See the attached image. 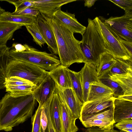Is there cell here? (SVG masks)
<instances>
[{
	"label": "cell",
	"mask_w": 132,
	"mask_h": 132,
	"mask_svg": "<svg viewBox=\"0 0 132 132\" xmlns=\"http://www.w3.org/2000/svg\"><path fill=\"white\" fill-rule=\"evenodd\" d=\"M40 132H49L48 126L45 130L43 129L41 126Z\"/></svg>",
	"instance_id": "43"
},
{
	"label": "cell",
	"mask_w": 132,
	"mask_h": 132,
	"mask_svg": "<svg viewBox=\"0 0 132 132\" xmlns=\"http://www.w3.org/2000/svg\"><path fill=\"white\" fill-rule=\"evenodd\" d=\"M34 4L32 0H22L19 5L15 9L14 12H19L28 7H33Z\"/></svg>",
	"instance_id": "37"
},
{
	"label": "cell",
	"mask_w": 132,
	"mask_h": 132,
	"mask_svg": "<svg viewBox=\"0 0 132 132\" xmlns=\"http://www.w3.org/2000/svg\"><path fill=\"white\" fill-rule=\"evenodd\" d=\"M36 101L32 94L17 97L5 94L0 100V131H11L32 117Z\"/></svg>",
	"instance_id": "1"
},
{
	"label": "cell",
	"mask_w": 132,
	"mask_h": 132,
	"mask_svg": "<svg viewBox=\"0 0 132 132\" xmlns=\"http://www.w3.org/2000/svg\"><path fill=\"white\" fill-rule=\"evenodd\" d=\"M93 20L107 52L115 57L132 60V57L99 18L96 17Z\"/></svg>",
	"instance_id": "6"
},
{
	"label": "cell",
	"mask_w": 132,
	"mask_h": 132,
	"mask_svg": "<svg viewBox=\"0 0 132 132\" xmlns=\"http://www.w3.org/2000/svg\"><path fill=\"white\" fill-rule=\"evenodd\" d=\"M107 74L120 86L123 91V95H132V75L119 76Z\"/></svg>",
	"instance_id": "27"
},
{
	"label": "cell",
	"mask_w": 132,
	"mask_h": 132,
	"mask_svg": "<svg viewBox=\"0 0 132 132\" xmlns=\"http://www.w3.org/2000/svg\"><path fill=\"white\" fill-rule=\"evenodd\" d=\"M96 0H87L85 1L84 5L85 6L90 7L93 6Z\"/></svg>",
	"instance_id": "40"
},
{
	"label": "cell",
	"mask_w": 132,
	"mask_h": 132,
	"mask_svg": "<svg viewBox=\"0 0 132 132\" xmlns=\"http://www.w3.org/2000/svg\"><path fill=\"white\" fill-rule=\"evenodd\" d=\"M5 11V10L2 8L0 6V14Z\"/></svg>",
	"instance_id": "44"
},
{
	"label": "cell",
	"mask_w": 132,
	"mask_h": 132,
	"mask_svg": "<svg viewBox=\"0 0 132 132\" xmlns=\"http://www.w3.org/2000/svg\"><path fill=\"white\" fill-rule=\"evenodd\" d=\"M11 47L13 48L16 52H21L26 50V48L24 45L19 43H13Z\"/></svg>",
	"instance_id": "39"
},
{
	"label": "cell",
	"mask_w": 132,
	"mask_h": 132,
	"mask_svg": "<svg viewBox=\"0 0 132 132\" xmlns=\"http://www.w3.org/2000/svg\"><path fill=\"white\" fill-rule=\"evenodd\" d=\"M113 105L115 123L126 119H132V101L114 98Z\"/></svg>",
	"instance_id": "17"
},
{
	"label": "cell",
	"mask_w": 132,
	"mask_h": 132,
	"mask_svg": "<svg viewBox=\"0 0 132 132\" xmlns=\"http://www.w3.org/2000/svg\"><path fill=\"white\" fill-rule=\"evenodd\" d=\"M121 132H125V131H123L121 130Z\"/></svg>",
	"instance_id": "45"
},
{
	"label": "cell",
	"mask_w": 132,
	"mask_h": 132,
	"mask_svg": "<svg viewBox=\"0 0 132 132\" xmlns=\"http://www.w3.org/2000/svg\"><path fill=\"white\" fill-rule=\"evenodd\" d=\"M6 78L16 76L37 86L48 74V71L33 64L9 58L5 68Z\"/></svg>",
	"instance_id": "5"
},
{
	"label": "cell",
	"mask_w": 132,
	"mask_h": 132,
	"mask_svg": "<svg viewBox=\"0 0 132 132\" xmlns=\"http://www.w3.org/2000/svg\"><path fill=\"white\" fill-rule=\"evenodd\" d=\"M88 26L82 35L80 46L86 63L93 64L97 68L99 64L100 56L107 51L93 20L88 18Z\"/></svg>",
	"instance_id": "3"
},
{
	"label": "cell",
	"mask_w": 132,
	"mask_h": 132,
	"mask_svg": "<svg viewBox=\"0 0 132 132\" xmlns=\"http://www.w3.org/2000/svg\"><path fill=\"white\" fill-rule=\"evenodd\" d=\"M100 81L110 88L113 93V96L115 98L124 95V93L121 87L116 82L112 80L106 73L99 78Z\"/></svg>",
	"instance_id": "28"
},
{
	"label": "cell",
	"mask_w": 132,
	"mask_h": 132,
	"mask_svg": "<svg viewBox=\"0 0 132 132\" xmlns=\"http://www.w3.org/2000/svg\"><path fill=\"white\" fill-rule=\"evenodd\" d=\"M116 62V58L106 52L102 54L100 57L99 65L96 68L98 78L107 73Z\"/></svg>",
	"instance_id": "26"
},
{
	"label": "cell",
	"mask_w": 132,
	"mask_h": 132,
	"mask_svg": "<svg viewBox=\"0 0 132 132\" xmlns=\"http://www.w3.org/2000/svg\"><path fill=\"white\" fill-rule=\"evenodd\" d=\"M56 89L55 82L48 74L33 90L32 94L34 99L39 103V106L43 107L50 103Z\"/></svg>",
	"instance_id": "10"
},
{
	"label": "cell",
	"mask_w": 132,
	"mask_h": 132,
	"mask_svg": "<svg viewBox=\"0 0 132 132\" xmlns=\"http://www.w3.org/2000/svg\"><path fill=\"white\" fill-rule=\"evenodd\" d=\"M55 91L59 98L66 104L76 119H79L83 104L72 88L62 89L56 85Z\"/></svg>",
	"instance_id": "12"
},
{
	"label": "cell",
	"mask_w": 132,
	"mask_h": 132,
	"mask_svg": "<svg viewBox=\"0 0 132 132\" xmlns=\"http://www.w3.org/2000/svg\"><path fill=\"white\" fill-rule=\"evenodd\" d=\"M24 45L26 50L21 52H16L11 48L9 58L28 63L49 71L61 64L59 58L55 55L39 51L26 44Z\"/></svg>",
	"instance_id": "4"
},
{
	"label": "cell",
	"mask_w": 132,
	"mask_h": 132,
	"mask_svg": "<svg viewBox=\"0 0 132 132\" xmlns=\"http://www.w3.org/2000/svg\"><path fill=\"white\" fill-rule=\"evenodd\" d=\"M114 98L111 96L85 102L82 109L81 116L97 113L113 106Z\"/></svg>",
	"instance_id": "15"
},
{
	"label": "cell",
	"mask_w": 132,
	"mask_h": 132,
	"mask_svg": "<svg viewBox=\"0 0 132 132\" xmlns=\"http://www.w3.org/2000/svg\"><path fill=\"white\" fill-rule=\"evenodd\" d=\"M4 48L3 46H0V68L4 54Z\"/></svg>",
	"instance_id": "41"
},
{
	"label": "cell",
	"mask_w": 132,
	"mask_h": 132,
	"mask_svg": "<svg viewBox=\"0 0 132 132\" xmlns=\"http://www.w3.org/2000/svg\"><path fill=\"white\" fill-rule=\"evenodd\" d=\"M114 124L103 127H92L87 128L83 132H121L114 129Z\"/></svg>",
	"instance_id": "34"
},
{
	"label": "cell",
	"mask_w": 132,
	"mask_h": 132,
	"mask_svg": "<svg viewBox=\"0 0 132 132\" xmlns=\"http://www.w3.org/2000/svg\"><path fill=\"white\" fill-rule=\"evenodd\" d=\"M116 38L119 41L129 55L132 57V42L127 41L119 37Z\"/></svg>",
	"instance_id": "35"
},
{
	"label": "cell",
	"mask_w": 132,
	"mask_h": 132,
	"mask_svg": "<svg viewBox=\"0 0 132 132\" xmlns=\"http://www.w3.org/2000/svg\"><path fill=\"white\" fill-rule=\"evenodd\" d=\"M48 18L55 36L61 64L68 68L75 63H86L80 41L75 38L73 31L54 16Z\"/></svg>",
	"instance_id": "2"
},
{
	"label": "cell",
	"mask_w": 132,
	"mask_h": 132,
	"mask_svg": "<svg viewBox=\"0 0 132 132\" xmlns=\"http://www.w3.org/2000/svg\"><path fill=\"white\" fill-rule=\"evenodd\" d=\"M70 77L72 89L80 101L83 104V92L82 83L81 70L76 72L68 69Z\"/></svg>",
	"instance_id": "25"
},
{
	"label": "cell",
	"mask_w": 132,
	"mask_h": 132,
	"mask_svg": "<svg viewBox=\"0 0 132 132\" xmlns=\"http://www.w3.org/2000/svg\"><path fill=\"white\" fill-rule=\"evenodd\" d=\"M42 109V106H39L34 114L31 117L32 132H40V118Z\"/></svg>",
	"instance_id": "30"
},
{
	"label": "cell",
	"mask_w": 132,
	"mask_h": 132,
	"mask_svg": "<svg viewBox=\"0 0 132 132\" xmlns=\"http://www.w3.org/2000/svg\"><path fill=\"white\" fill-rule=\"evenodd\" d=\"M68 68L60 64L48 71V75L54 81L56 85L62 89L72 88Z\"/></svg>",
	"instance_id": "19"
},
{
	"label": "cell",
	"mask_w": 132,
	"mask_h": 132,
	"mask_svg": "<svg viewBox=\"0 0 132 132\" xmlns=\"http://www.w3.org/2000/svg\"><path fill=\"white\" fill-rule=\"evenodd\" d=\"M4 84L6 91L13 97L32 94L37 86L28 80L16 76L6 77Z\"/></svg>",
	"instance_id": "8"
},
{
	"label": "cell",
	"mask_w": 132,
	"mask_h": 132,
	"mask_svg": "<svg viewBox=\"0 0 132 132\" xmlns=\"http://www.w3.org/2000/svg\"><path fill=\"white\" fill-rule=\"evenodd\" d=\"M58 20L67 26L74 33H79L82 35L86 27L81 24L75 18L74 14L62 11L60 9L53 14Z\"/></svg>",
	"instance_id": "18"
},
{
	"label": "cell",
	"mask_w": 132,
	"mask_h": 132,
	"mask_svg": "<svg viewBox=\"0 0 132 132\" xmlns=\"http://www.w3.org/2000/svg\"><path fill=\"white\" fill-rule=\"evenodd\" d=\"M14 15H21L30 17H37L40 14L39 10L33 7H28L19 12L11 13Z\"/></svg>",
	"instance_id": "32"
},
{
	"label": "cell",
	"mask_w": 132,
	"mask_h": 132,
	"mask_svg": "<svg viewBox=\"0 0 132 132\" xmlns=\"http://www.w3.org/2000/svg\"><path fill=\"white\" fill-rule=\"evenodd\" d=\"M114 126L120 130L126 132H132V119L121 120L115 124Z\"/></svg>",
	"instance_id": "31"
},
{
	"label": "cell",
	"mask_w": 132,
	"mask_h": 132,
	"mask_svg": "<svg viewBox=\"0 0 132 132\" xmlns=\"http://www.w3.org/2000/svg\"><path fill=\"white\" fill-rule=\"evenodd\" d=\"M116 58V62L107 73L119 76L132 75V60Z\"/></svg>",
	"instance_id": "22"
},
{
	"label": "cell",
	"mask_w": 132,
	"mask_h": 132,
	"mask_svg": "<svg viewBox=\"0 0 132 132\" xmlns=\"http://www.w3.org/2000/svg\"><path fill=\"white\" fill-rule=\"evenodd\" d=\"M113 105L99 112L91 114L81 116L79 119L83 126L86 128L103 127L114 124Z\"/></svg>",
	"instance_id": "9"
},
{
	"label": "cell",
	"mask_w": 132,
	"mask_h": 132,
	"mask_svg": "<svg viewBox=\"0 0 132 132\" xmlns=\"http://www.w3.org/2000/svg\"><path fill=\"white\" fill-rule=\"evenodd\" d=\"M59 98L60 101L61 132H76L78 130L75 124L77 119L65 103L59 97Z\"/></svg>",
	"instance_id": "14"
},
{
	"label": "cell",
	"mask_w": 132,
	"mask_h": 132,
	"mask_svg": "<svg viewBox=\"0 0 132 132\" xmlns=\"http://www.w3.org/2000/svg\"><path fill=\"white\" fill-rule=\"evenodd\" d=\"M22 26L19 24L0 22V46L6 45L8 41L12 38L14 32Z\"/></svg>",
	"instance_id": "24"
},
{
	"label": "cell",
	"mask_w": 132,
	"mask_h": 132,
	"mask_svg": "<svg viewBox=\"0 0 132 132\" xmlns=\"http://www.w3.org/2000/svg\"><path fill=\"white\" fill-rule=\"evenodd\" d=\"M81 70L83 100L85 103L87 101L91 84L100 80L98 77L96 68L93 64L85 63Z\"/></svg>",
	"instance_id": "16"
},
{
	"label": "cell",
	"mask_w": 132,
	"mask_h": 132,
	"mask_svg": "<svg viewBox=\"0 0 132 132\" xmlns=\"http://www.w3.org/2000/svg\"><path fill=\"white\" fill-rule=\"evenodd\" d=\"M113 92L110 88L99 80L94 82L91 84L87 102L113 96Z\"/></svg>",
	"instance_id": "20"
},
{
	"label": "cell",
	"mask_w": 132,
	"mask_h": 132,
	"mask_svg": "<svg viewBox=\"0 0 132 132\" xmlns=\"http://www.w3.org/2000/svg\"><path fill=\"white\" fill-rule=\"evenodd\" d=\"M125 11V13L132 11V0H109Z\"/></svg>",
	"instance_id": "33"
},
{
	"label": "cell",
	"mask_w": 132,
	"mask_h": 132,
	"mask_svg": "<svg viewBox=\"0 0 132 132\" xmlns=\"http://www.w3.org/2000/svg\"><path fill=\"white\" fill-rule=\"evenodd\" d=\"M120 99L132 101V95H123L117 98Z\"/></svg>",
	"instance_id": "42"
},
{
	"label": "cell",
	"mask_w": 132,
	"mask_h": 132,
	"mask_svg": "<svg viewBox=\"0 0 132 132\" xmlns=\"http://www.w3.org/2000/svg\"><path fill=\"white\" fill-rule=\"evenodd\" d=\"M33 7L37 9L40 13L51 18L54 13L63 5L76 0H34Z\"/></svg>",
	"instance_id": "13"
},
{
	"label": "cell",
	"mask_w": 132,
	"mask_h": 132,
	"mask_svg": "<svg viewBox=\"0 0 132 132\" xmlns=\"http://www.w3.org/2000/svg\"><path fill=\"white\" fill-rule=\"evenodd\" d=\"M26 27L28 31L32 37L34 41L42 47L46 43L36 25V22Z\"/></svg>",
	"instance_id": "29"
},
{
	"label": "cell",
	"mask_w": 132,
	"mask_h": 132,
	"mask_svg": "<svg viewBox=\"0 0 132 132\" xmlns=\"http://www.w3.org/2000/svg\"><path fill=\"white\" fill-rule=\"evenodd\" d=\"M60 101L55 91L51 101L49 112L53 125L57 132H61L60 106Z\"/></svg>",
	"instance_id": "23"
},
{
	"label": "cell",
	"mask_w": 132,
	"mask_h": 132,
	"mask_svg": "<svg viewBox=\"0 0 132 132\" xmlns=\"http://www.w3.org/2000/svg\"><path fill=\"white\" fill-rule=\"evenodd\" d=\"M100 19L115 37L132 42V11L120 16Z\"/></svg>",
	"instance_id": "7"
},
{
	"label": "cell",
	"mask_w": 132,
	"mask_h": 132,
	"mask_svg": "<svg viewBox=\"0 0 132 132\" xmlns=\"http://www.w3.org/2000/svg\"><path fill=\"white\" fill-rule=\"evenodd\" d=\"M46 106H42L43 109L40 118L41 126L43 130H45L48 126L47 117L45 109V107Z\"/></svg>",
	"instance_id": "38"
},
{
	"label": "cell",
	"mask_w": 132,
	"mask_h": 132,
	"mask_svg": "<svg viewBox=\"0 0 132 132\" xmlns=\"http://www.w3.org/2000/svg\"><path fill=\"white\" fill-rule=\"evenodd\" d=\"M36 23L52 54L58 55L55 36L48 18L40 13L36 17Z\"/></svg>",
	"instance_id": "11"
},
{
	"label": "cell",
	"mask_w": 132,
	"mask_h": 132,
	"mask_svg": "<svg viewBox=\"0 0 132 132\" xmlns=\"http://www.w3.org/2000/svg\"><path fill=\"white\" fill-rule=\"evenodd\" d=\"M11 13L5 11L0 14V22L20 24L25 27L36 22V17L12 15Z\"/></svg>",
	"instance_id": "21"
},
{
	"label": "cell",
	"mask_w": 132,
	"mask_h": 132,
	"mask_svg": "<svg viewBox=\"0 0 132 132\" xmlns=\"http://www.w3.org/2000/svg\"><path fill=\"white\" fill-rule=\"evenodd\" d=\"M50 103L51 102L45 107L48 130L49 132H57L53 125L50 116L49 110Z\"/></svg>",
	"instance_id": "36"
}]
</instances>
